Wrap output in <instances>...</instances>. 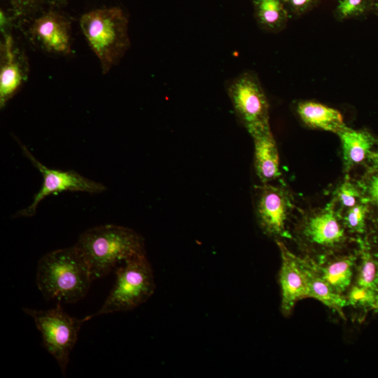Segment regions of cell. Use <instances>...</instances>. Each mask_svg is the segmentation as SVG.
I'll return each mask as SVG.
<instances>
[{
    "mask_svg": "<svg viewBox=\"0 0 378 378\" xmlns=\"http://www.w3.org/2000/svg\"><path fill=\"white\" fill-rule=\"evenodd\" d=\"M80 26L103 74L108 73L130 46L125 14L118 7L94 9L81 16Z\"/></svg>",
    "mask_w": 378,
    "mask_h": 378,
    "instance_id": "4",
    "label": "cell"
},
{
    "mask_svg": "<svg viewBox=\"0 0 378 378\" xmlns=\"http://www.w3.org/2000/svg\"><path fill=\"white\" fill-rule=\"evenodd\" d=\"M12 11L15 17L27 16L34 12L40 0H9Z\"/></svg>",
    "mask_w": 378,
    "mask_h": 378,
    "instance_id": "24",
    "label": "cell"
},
{
    "mask_svg": "<svg viewBox=\"0 0 378 378\" xmlns=\"http://www.w3.org/2000/svg\"><path fill=\"white\" fill-rule=\"evenodd\" d=\"M30 316L41 334L43 345L59 364L64 376L69 362V354L74 347L83 320L71 317L61 303L48 310L23 309Z\"/></svg>",
    "mask_w": 378,
    "mask_h": 378,
    "instance_id": "6",
    "label": "cell"
},
{
    "mask_svg": "<svg viewBox=\"0 0 378 378\" xmlns=\"http://www.w3.org/2000/svg\"><path fill=\"white\" fill-rule=\"evenodd\" d=\"M332 200L340 212L365 201L359 184L352 181L348 174L335 188Z\"/></svg>",
    "mask_w": 378,
    "mask_h": 378,
    "instance_id": "20",
    "label": "cell"
},
{
    "mask_svg": "<svg viewBox=\"0 0 378 378\" xmlns=\"http://www.w3.org/2000/svg\"><path fill=\"white\" fill-rule=\"evenodd\" d=\"M254 144V169L262 184L280 177L279 155L271 130L252 136Z\"/></svg>",
    "mask_w": 378,
    "mask_h": 378,
    "instance_id": "14",
    "label": "cell"
},
{
    "mask_svg": "<svg viewBox=\"0 0 378 378\" xmlns=\"http://www.w3.org/2000/svg\"><path fill=\"white\" fill-rule=\"evenodd\" d=\"M358 250H354L352 252L346 251L318 262H311L316 271L332 290L346 298L354 282Z\"/></svg>",
    "mask_w": 378,
    "mask_h": 378,
    "instance_id": "13",
    "label": "cell"
},
{
    "mask_svg": "<svg viewBox=\"0 0 378 378\" xmlns=\"http://www.w3.org/2000/svg\"><path fill=\"white\" fill-rule=\"evenodd\" d=\"M290 232L301 256L314 262L346 251L354 239L332 200L325 206L303 212Z\"/></svg>",
    "mask_w": 378,
    "mask_h": 378,
    "instance_id": "3",
    "label": "cell"
},
{
    "mask_svg": "<svg viewBox=\"0 0 378 378\" xmlns=\"http://www.w3.org/2000/svg\"><path fill=\"white\" fill-rule=\"evenodd\" d=\"M370 206L363 201L340 213L342 223L347 232L352 235H362L366 232Z\"/></svg>",
    "mask_w": 378,
    "mask_h": 378,
    "instance_id": "21",
    "label": "cell"
},
{
    "mask_svg": "<svg viewBox=\"0 0 378 378\" xmlns=\"http://www.w3.org/2000/svg\"><path fill=\"white\" fill-rule=\"evenodd\" d=\"M0 48V107L18 92L27 80L29 64L25 54L15 43L12 35H3Z\"/></svg>",
    "mask_w": 378,
    "mask_h": 378,
    "instance_id": "11",
    "label": "cell"
},
{
    "mask_svg": "<svg viewBox=\"0 0 378 378\" xmlns=\"http://www.w3.org/2000/svg\"><path fill=\"white\" fill-rule=\"evenodd\" d=\"M74 246L87 262L92 281L106 276L119 264L146 254L144 240L139 234L114 224L86 230Z\"/></svg>",
    "mask_w": 378,
    "mask_h": 378,
    "instance_id": "1",
    "label": "cell"
},
{
    "mask_svg": "<svg viewBox=\"0 0 378 378\" xmlns=\"http://www.w3.org/2000/svg\"><path fill=\"white\" fill-rule=\"evenodd\" d=\"M372 309L378 311V293L376 295L375 300L372 306Z\"/></svg>",
    "mask_w": 378,
    "mask_h": 378,
    "instance_id": "29",
    "label": "cell"
},
{
    "mask_svg": "<svg viewBox=\"0 0 378 378\" xmlns=\"http://www.w3.org/2000/svg\"><path fill=\"white\" fill-rule=\"evenodd\" d=\"M301 260L309 288V298L318 300L344 318L343 310L347 307L346 298L335 292L322 279L311 260L302 256Z\"/></svg>",
    "mask_w": 378,
    "mask_h": 378,
    "instance_id": "17",
    "label": "cell"
},
{
    "mask_svg": "<svg viewBox=\"0 0 378 378\" xmlns=\"http://www.w3.org/2000/svg\"><path fill=\"white\" fill-rule=\"evenodd\" d=\"M226 88L236 116L251 136L270 130L268 101L255 74H239Z\"/></svg>",
    "mask_w": 378,
    "mask_h": 378,
    "instance_id": "7",
    "label": "cell"
},
{
    "mask_svg": "<svg viewBox=\"0 0 378 378\" xmlns=\"http://www.w3.org/2000/svg\"><path fill=\"white\" fill-rule=\"evenodd\" d=\"M296 111L308 127L337 134L346 125L342 113L337 109L314 101L298 104Z\"/></svg>",
    "mask_w": 378,
    "mask_h": 378,
    "instance_id": "16",
    "label": "cell"
},
{
    "mask_svg": "<svg viewBox=\"0 0 378 378\" xmlns=\"http://www.w3.org/2000/svg\"><path fill=\"white\" fill-rule=\"evenodd\" d=\"M337 134L341 142L343 171L347 174L354 167L368 160L375 139L368 132L346 125Z\"/></svg>",
    "mask_w": 378,
    "mask_h": 378,
    "instance_id": "15",
    "label": "cell"
},
{
    "mask_svg": "<svg viewBox=\"0 0 378 378\" xmlns=\"http://www.w3.org/2000/svg\"><path fill=\"white\" fill-rule=\"evenodd\" d=\"M155 288L153 270L146 254L133 257L118 267L115 283L101 308L82 320L132 310L145 302Z\"/></svg>",
    "mask_w": 378,
    "mask_h": 378,
    "instance_id": "5",
    "label": "cell"
},
{
    "mask_svg": "<svg viewBox=\"0 0 378 378\" xmlns=\"http://www.w3.org/2000/svg\"><path fill=\"white\" fill-rule=\"evenodd\" d=\"M370 163V170H378V150L372 151L368 160Z\"/></svg>",
    "mask_w": 378,
    "mask_h": 378,
    "instance_id": "27",
    "label": "cell"
},
{
    "mask_svg": "<svg viewBox=\"0 0 378 378\" xmlns=\"http://www.w3.org/2000/svg\"><path fill=\"white\" fill-rule=\"evenodd\" d=\"M13 18L4 10H0V28L1 31L4 34H9L12 26Z\"/></svg>",
    "mask_w": 378,
    "mask_h": 378,
    "instance_id": "26",
    "label": "cell"
},
{
    "mask_svg": "<svg viewBox=\"0 0 378 378\" xmlns=\"http://www.w3.org/2000/svg\"><path fill=\"white\" fill-rule=\"evenodd\" d=\"M358 184L365 202L378 211V170H370Z\"/></svg>",
    "mask_w": 378,
    "mask_h": 378,
    "instance_id": "22",
    "label": "cell"
},
{
    "mask_svg": "<svg viewBox=\"0 0 378 378\" xmlns=\"http://www.w3.org/2000/svg\"><path fill=\"white\" fill-rule=\"evenodd\" d=\"M48 4L53 6L62 5L66 3L69 0H45Z\"/></svg>",
    "mask_w": 378,
    "mask_h": 378,
    "instance_id": "28",
    "label": "cell"
},
{
    "mask_svg": "<svg viewBox=\"0 0 378 378\" xmlns=\"http://www.w3.org/2000/svg\"><path fill=\"white\" fill-rule=\"evenodd\" d=\"M284 4L295 13H302L311 7L316 0H282Z\"/></svg>",
    "mask_w": 378,
    "mask_h": 378,
    "instance_id": "25",
    "label": "cell"
},
{
    "mask_svg": "<svg viewBox=\"0 0 378 378\" xmlns=\"http://www.w3.org/2000/svg\"><path fill=\"white\" fill-rule=\"evenodd\" d=\"M281 255L279 281L281 288V311L289 316L296 302L309 298V288L300 255L291 252L282 240H275Z\"/></svg>",
    "mask_w": 378,
    "mask_h": 378,
    "instance_id": "10",
    "label": "cell"
},
{
    "mask_svg": "<svg viewBox=\"0 0 378 378\" xmlns=\"http://www.w3.org/2000/svg\"><path fill=\"white\" fill-rule=\"evenodd\" d=\"M36 279L43 297L59 303L80 300L92 281L89 267L75 246L43 255L37 264Z\"/></svg>",
    "mask_w": 378,
    "mask_h": 378,
    "instance_id": "2",
    "label": "cell"
},
{
    "mask_svg": "<svg viewBox=\"0 0 378 378\" xmlns=\"http://www.w3.org/2000/svg\"><path fill=\"white\" fill-rule=\"evenodd\" d=\"M255 214L262 232L275 240L292 239L287 223L295 208L290 191L270 183L255 187Z\"/></svg>",
    "mask_w": 378,
    "mask_h": 378,
    "instance_id": "8",
    "label": "cell"
},
{
    "mask_svg": "<svg viewBox=\"0 0 378 378\" xmlns=\"http://www.w3.org/2000/svg\"><path fill=\"white\" fill-rule=\"evenodd\" d=\"M71 22L62 13L49 10L34 20L30 34L41 48L55 54H69L71 51Z\"/></svg>",
    "mask_w": 378,
    "mask_h": 378,
    "instance_id": "12",
    "label": "cell"
},
{
    "mask_svg": "<svg viewBox=\"0 0 378 378\" xmlns=\"http://www.w3.org/2000/svg\"><path fill=\"white\" fill-rule=\"evenodd\" d=\"M358 258L353 286L378 293V255L363 239H356ZM351 285V286H352Z\"/></svg>",
    "mask_w": 378,
    "mask_h": 378,
    "instance_id": "18",
    "label": "cell"
},
{
    "mask_svg": "<svg viewBox=\"0 0 378 378\" xmlns=\"http://www.w3.org/2000/svg\"><path fill=\"white\" fill-rule=\"evenodd\" d=\"M253 6L258 22L267 30L279 29L287 20L282 0H253Z\"/></svg>",
    "mask_w": 378,
    "mask_h": 378,
    "instance_id": "19",
    "label": "cell"
},
{
    "mask_svg": "<svg viewBox=\"0 0 378 378\" xmlns=\"http://www.w3.org/2000/svg\"><path fill=\"white\" fill-rule=\"evenodd\" d=\"M18 143L24 155L42 175L43 183L40 190L34 195L31 203L27 207L18 211L17 216H33L36 214L38 204L45 197L54 193L64 191L99 193L106 190V187L102 183L88 178L77 172L47 167L30 153L26 146Z\"/></svg>",
    "mask_w": 378,
    "mask_h": 378,
    "instance_id": "9",
    "label": "cell"
},
{
    "mask_svg": "<svg viewBox=\"0 0 378 378\" xmlns=\"http://www.w3.org/2000/svg\"><path fill=\"white\" fill-rule=\"evenodd\" d=\"M370 0H340L337 13L341 18H348L363 13Z\"/></svg>",
    "mask_w": 378,
    "mask_h": 378,
    "instance_id": "23",
    "label": "cell"
}]
</instances>
